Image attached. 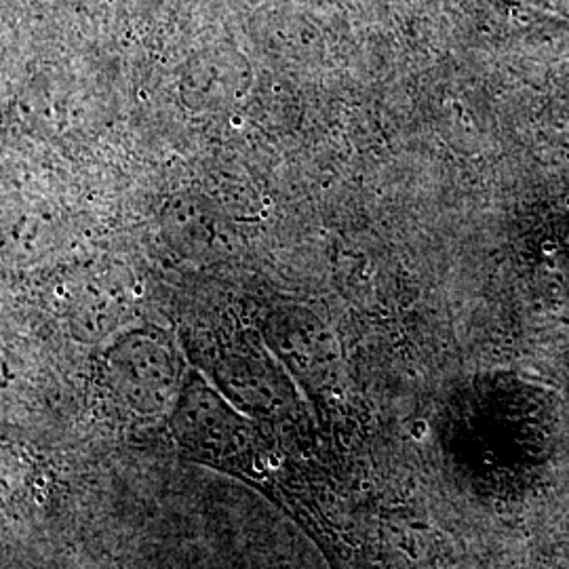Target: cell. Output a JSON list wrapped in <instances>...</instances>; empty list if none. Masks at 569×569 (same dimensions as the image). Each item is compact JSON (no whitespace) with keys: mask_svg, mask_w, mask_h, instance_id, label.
Here are the masks:
<instances>
[{"mask_svg":"<svg viewBox=\"0 0 569 569\" xmlns=\"http://www.w3.org/2000/svg\"><path fill=\"white\" fill-rule=\"evenodd\" d=\"M161 228L169 244L190 260H222L239 247L228 211L204 194L173 197L164 204Z\"/></svg>","mask_w":569,"mask_h":569,"instance_id":"obj_1","label":"cell"}]
</instances>
